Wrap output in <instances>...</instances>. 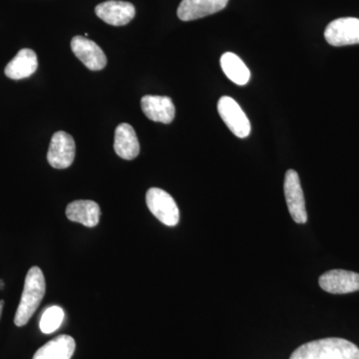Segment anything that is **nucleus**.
<instances>
[{
  "mask_svg": "<svg viewBox=\"0 0 359 359\" xmlns=\"http://www.w3.org/2000/svg\"><path fill=\"white\" fill-rule=\"evenodd\" d=\"M95 13L107 25L124 26L132 21L136 14L133 4L121 0H109L95 7Z\"/></svg>",
  "mask_w": 359,
  "mask_h": 359,
  "instance_id": "obj_10",
  "label": "nucleus"
},
{
  "mask_svg": "<svg viewBox=\"0 0 359 359\" xmlns=\"http://www.w3.org/2000/svg\"><path fill=\"white\" fill-rule=\"evenodd\" d=\"M39 68V59L32 49H21L15 57L7 65L4 73L13 80L25 79L34 74Z\"/></svg>",
  "mask_w": 359,
  "mask_h": 359,
  "instance_id": "obj_15",
  "label": "nucleus"
},
{
  "mask_svg": "<svg viewBox=\"0 0 359 359\" xmlns=\"http://www.w3.org/2000/svg\"><path fill=\"white\" fill-rule=\"evenodd\" d=\"M229 0H183L178 7V18L183 21L200 20L223 11Z\"/></svg>",
  "mask_w": 359,
  "mask_h": 359,
  "instance_id": "obj_11",
  "label": "nucleus"
},
{
  "mask_svg": "<svg viewBox=\"0 0 359 359\" xmlns=\"http://www.w3.org/2000/svg\"><path fill=\"white\" fill-rule=\"evenodd\" d=\"M290 359H359V348L348 340L330 337L302 344Z\"/></svg>",
  "mask_w": 359,
  "mask_h": 359,
  "instance_id": "obj_1",
  "label": "nucleus"
},
{
  "mask_svg": "<svg viewBox=\"0 0 359 359\" xmlns=\"http://www.w3.org/2000/svg\"><path fill=\"white\" fill-rule=\"evenodd\" d=\"M71 49L75 56L90 70H102L107 65V58L102 49L86 37H73L71 40Z\"/></svg>",
  "mask_w": 359,
  "mask_h": 359,
  "instance_id": "obj_9",
  "label": "nucleus"
},
{
  "mask_svg": "<svg viewBox=\"0 0 359 359\" xmlns=\"http://www.w3.org/2000/svg\"><path fill=\"white\" fill-rule=\"evenodd\" d=\"M45 292L46 283L43 273L39 266H32L26 276L20 306L14 318L16 327H23L29 321L43 299Z\"/></svg>",
  "mask_w": 359,
  "mask_h": 359,
  "instance_id": "obj_2",
  "label": "nucleus"
},
{
  "mask_svg": "<svg viewBox=\"0 0 359 359\" xmlns=\"http://www.w3.org/2000/svg\"><path fill=\"white\" fill-rule=\"evenodd\" d=\"M65 311L60 306H53L45 309L40 320V330L45 334H53L62 325Z\"/></svg>",
  "mask_w": 359,
  "mask_h": 359,
  "instance_id": "obj_18",
  "label": "nucleus"
},
{
  "mask_svg": "<svg viewBox=\"0 0 359 359\" xmlns=\"http://www.w3.org/2000/svg\"><path fill=\"white\" fill-rule=\"evenodd\" d=\"M146 203L150 212L168 226H175L179 223L178 205L169 193L159 188L149 189L146 194Z\"/></svg>",
  "mask_w": 359,
  "mask_h": 359,
  "instance_id": "obj_3",
  "label": "nucleus"
},
{
  "mask_svg": "<svg viewBox=\"0 0 359 359\" xmlns=\"http://www.w3.org/2000/svg\"><path fill=\"white\" fill-rule=\"evenodd\" d=\"M221 66L224 74L233 83L244 86L250 81V73L244 61L236 54L226 52L221 57Z\"/></svg>",
  "mask_w": 359,
  "mask_h": 359,
  "instance_id": "obj_17",
  "label": "nucleus"
},
{
  "mask_svg": "<svg viewBox=\"0 0 359 359\" xmlns=\"http://www.w3.org/2000/svg\"><path fill=\"white\" fill-rule=\"evenodd\" d=\"M114 150L124 160H133L140 153V144L131 125L122 123L115 131Z\"/></svg>",
  "mask_w": 359,
  "mask_h": 359,
  "instance_id": "obj_14",
  "label": "nucleus"
},
{
  "mask_svg": "<svg viewBox=\"0 0 359 359\" xmlns=\"http://www.w3.org/2000/svg\"><path fill=\"white\" fill-rule=\"evenodd\" d=\"M65 212L69 221L82 224L88 228L96 226L100 221V207L94 201H74L67 205Z\"/></svg>",
  "mask_w": 359,
  "mask_h": 359,
  "instance_id": "obj_13",
  "label": "nucleus"
},
{
  "mask_svg": "<svg viewBox=\"0 0 359 359\" xmlns=\"http://www.w3.org/2000/svg\"><path fill=\"white\" fill-rule=\"evenodd\" d=\"M321 289L332 294H346L359 290V275L344 269H332L320 276Z\"/></svg>",
  "mask_w": 359,
  "mask_h": 359,
  "instance_id": "obj_8",
  "label": "nucleus"
},
{
  "mask_svg": "<svg viewBox=\"0 0 359 359\" xmlns=\"http://www.w3.org/2000/svg\"><path fill=\"white\" fill-rule=\"evenodd\" d=\"M141 107L149 119L163 124H170L176 114L173 101L167 96H144L141 99Z\"/></svg>",
  "mask_w": 359,
  "mask_h": 359,
  "instance_id": "obj_12",
  "label": "nucleus"
},
{
  "mask_svg": "<svg viewBox=\"0 0 359 359\" xmlns=\"http://www.w3.org/2000/svg\"><path fill=\"white\" fill-rule=\"evenodd\" d=\"M325 39L332 46L359 44V20L354 18H339L325 28Z\"/></svg>",
  "mask_w": 359,
  "mask_h": 359,
  "instance_id": "obj_7",
  "label": "nucleus"
},
{
  "mask_svg": "<svg viewBox=\"0 0 359 359\" xmlns=\"http://www.w3.org/2000/svg\"><path fill=\"white\" fill-rule=\"evenodd\" d=\"M76 344L70 335H58L45 344L35 353L32 359H71L74 354Z\"/></svg>",
  "mask_w": 359,
  "mask_h": 359,
  "instance_id": "obj_16",
  "label": "nucleus"
},
{
  "mask_svg": "<svg viewBox=\"0 0 359 359\" xmlns=\"http://www.w3.org/2000/svg\"><path fill=\"white\" fill-rule=\"evenodd\" d=\"M2 308H4V301L0 302V316H1Z\"/></svg>",
  "mask_w": 359,
  "mask_h": 359,
  "instance_id": "obj_19",
  "label": "nucleus"
},
{
  "mask_svg": "<svg viewBox=\"0 0 359 359\" xmlns=\"http://www.w3.org/2000/svg\"><path fill=\"white\" fill-rule=\"evenodd\" d=\"M218 112L231 133L245 138L250 133V123L241 106L233 98L224 96L218 102Z\"/></svg>",
  "mask_w": 359,
  "mask_h": 359,
  "instance_id": "obj_5",
  "label": "nucleus"
},
{
  "mask_svg": "<svg viewBox=\"0 0 359 359\" xmlns=\"http://www.w3.org/2000/svg\"><path fill=\"white\" fill-rule=\"evenodd\" d=\"M76 152L74 139L66 132L59 131L52 136L47 160L55 169H66L72 165Z\"/></svg>",
  "mask_w": 359,
  "mask_h": 359,
  "instance_id": "obj_6",
  "label": "nucleus"
},
{
  "mask_svg": "<svg viewBox=\"0 0 359 359\" xmlns=\"http://www.w3.org/2000/svg\"><path fill=\"white\" fill-rule=\"evenodd\" d=\"M283 189L292 219L297 224H306L308 221V212L304 203V191L302 189L299 174L294 170H289L285 173Z\"/></svg>",
  "mask_w": 359,
  "mask_h": 359,
  "instance_id": "obj_4",
  "label": "nucleus"
}]
</instances>
